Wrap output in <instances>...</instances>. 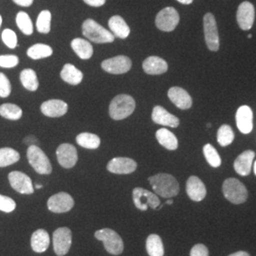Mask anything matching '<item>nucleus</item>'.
I'll return each instance as SVG.
<instances>
[{"mask_svg": "<svg viewBox=\"0 0 256 256\" xmlns=\"http://www.w3.org/2000/svg\"><path fill=\"white\" fill-rule=\"evenodd\" d=\"M1 24H2V16H0V27H1Z\"/></svg>", "mask_w": 256, "mask_h": 256, "instance_id": "864d4df0", "label": "nucleus"}, {"mask_svg": "<svg viewBox=\"0 0 256 256\" xmlns=\"http://www.w3.org/2000/svg\"><path fill=\"white\" fill-rule=\"evenodd\" d=\"M170 101L180 110H189L192 104V97L189 93L180 86H173L168 90Z\"/></svg>", "mask_w": 256, "mask_h": 256, "instance_id": "a211bd4d", "label": "nucleus"}, {"mask_svg": "<svg viewBox=\"0 0 256 256\" xmlns=\"http://www.w3.org/2000/svg\"><path fill=\"white\" fill-rule=\"evenodd\" d=\"M72 196L68 192H61L52 196L48 200V210L55 214H63L74 208Z\"/></svg>", "mask_w": 256, "mask_h": 256, "instance_id": "f8f14e48", "label": "nucleus"}, {"mask_svg": "<svg viewBox=\"0 0 256 256\" xmlns=\"http://www.w3.org/2000/svg\"><path fill=\"white\" fill-rule=\"evenodd\" d=\"M254 156L256 153L252 150H247L238 156L234 164V167L236 173L244 176L250 174Z\"/></svg>", "mask_w": 256, "mask_h": 256, "instance_id": "5701e85b", "label": "nucleus"}, {"mask_svg": "<svg viewBox=\"0 0 256 256\" xmlns=\"http://www.w3.org/2000/svg\"><path fill=\"white\" fill-rule=\"evenodd\" d=\"M94 236L104 243V248L110 254L119 256L124 252L122 239L115 230L108 228L99 230L95 232Z\"/></svg>", "mask_w": 256, "mask_h": 256, "instance_id": "20e7f679", "label": "nucleus"}, {"mask_svg": "<svg viewBox=\"0 0 256 256\" xmlns=\"http://www.w3.org/2000/svg\"><path fill=\"white\" fill-rule=\"evenodd\" d=\"M210 126H212V124H207V128H210Z\"/></svg>", "mask_w": 256, "mask_h": 256, "instance_id": "6e6d98bb", "label": "nucleus"}, {"mask_svg": "<svg viewBox=\"0 0 256 256\" xmlns=\"http://www.w3.org/2000/svg\"><path fill=\"white\" fill-rule=\"evenodd\" d=\"M148 180L156 194L164 198H174L180 192V184L172 174L160 173L150 176Z\"/></svg>", "mask_w": 256, "mask_h": 256, "instance_id": "f257e3e1", "label": "nucleus"}, {"mask_svg": "<svg viewBox=\"0 0 256 256\" xmlns=\"http://www.w3.org/2000/svg\"><path fill=\"white\" fill-rule=\"evenodd\" d=\"M20 82L22 86L30 92H36L39 86V81L36 72L32 68L23 70L20 74Z\"/></svg>", "mask_w": 256, "mask_h": 256, "instance_id": "c85d7f7f", "label": "nucleus"}, {"mask_svg": "<svg viewBox=\"0 0 256 256\" xmlns=\"http://www.w3.org/2000/svg\"><path fill=\"white\" fill-rule=\"evenodd\" d=\"M236 126L239 131L243 134H248L254 128V113L248 106H242L238 108L236 115Z\"/></svg>", "mask_w": 256, "mask_h": 256, "instance_id": "f3484780", "label": "nucleus"}, {"mask_svg": "<svg viewBox=\"0 0 256 256\" xmlns=\"http://www.w3.org/2000/svg\"><path fill=\"white\" fill-rule=\"evenodd\" d=\"M180 3H182V4H184V5H189V4H191L194 0H178Z\"/></svg>", "mask_w": 256, "mask_h": 256, "instance_id": "09e8293b", "label": "nucleus"}, {"mask_svg": "<svg viewBox=\"0 0 256 256\" xmlns=\"http://www.w3.org/2000/svg\"><path fill=\"white\" fill-rule=\"evenodd\" d=\"M168 205H172L173 204V200H167V202H166Z\"/></svg>", "mask_w": 256, "mask_h": 256, "instance_id": "3c124183", "label": "nucleus"}, {"mask_svg": "<svg viewBox=\"0 0 256 256\" xmlns=\"http://www.w3.org/2000/svg\"><path fill=\"white\" fill-rule=\"evenodd\" d=\"M16 203L9 196L0 194V210L4 212H12L16 210Z\"/></svg>", "mask_w": 256, "mask_h": 256, "instance_id": "ea45409f", "label": "nucleus"}, {"mask_svg": "<svg viewBox=\"0 0 256 256\" xmlns=\"http://www.w3.org/2000/svg\"><path fill=\"white\" fill-rule=\"evenodd\" d=\"M50 24H52V12L48 10H42L37 18V32L44 34H48L50 32Z\"/></svg>", "mask_w": 256, "mask_h": 256, "instance_id": "c9c22d12", "label": "nucleus"}, {"mask_svg": "<svg viewBox=\"0 0 256 256\" xmlns=\"http://www.w3.org/2000/svg\"><path fill=\"white\" fill-rule=\"evenodd\" d=\"M256 18V10L254 6L248 2L244 1L241 3L238 7L236 12V19H238V25L243 30H250Z\"/></svg>", "mask_w": 256, "mask_h": 256, "instance_id": "4468645a", "label": "nucleus"}, {"mask_svg": "<svg viewBox=\"0 0 256 256\" xmlns=\"http://www.w3.org/2000/svg\"><path fill=\"white\" fill-rule=\"evenodd\" d=\"M156 138L160 146L168 150H176L178 146V138L166 128H160L156 132Z\"/></svg>", "mask_w": 256, "mask_h": 256, "instance_id": "bb28decb", "label": "nucleus"}, {"mask_svg": "<svg viewBox=\"0 0 256 256\" xmlns=\"http://www.w3.org/2000/svg\"><path fill=\"white\" fill-rule=\"evenodd\" d=\"M1 37L4 44L10 48H16L18 46V36L12 30L5 28L1 34Z\"/></svg>", "mask_w": 256, "mask_h": 256, "instance_id": "58836bf2", "label": "nucleus"}, {"mask_svg": "<svg viewBox=\"0 0 256 256\" xmlns=\"http://www.w3.org/2000/svg\"><path fill=\"white\" fill-rule=\"evenodd\" d=\"M190 256H209V250L206 246L198 244L192 248Z\"/></svg>", "mask_w": 256, "mask_h": 256, "instance_id": "37998d69", "label": "nucleus"}, {"mask_svg": "<svg viewBox=\"0 0 256 256\" xmlns=\"http://www.w3.org/2000/svg\"><path fill=\"white\" fill-rule=\"evenodd\" d=\"M60 76L64 82H68L72 86L79 84L82 82L84 77L82 72L72 64H64L60 72Z\"/></svg>", "mask_w": 256, "mask_h": 256, "instance_id": "a878e982", "label": "nucleus"}, {"mask_svg": "<svg viewBox=\"0 0 256 256\" xmlns=\"http://www.w3.org/2000/svg\"><path fill=\"white\" fill-rule=\"evenodd\" d=\"M20 160L18 152L10 147L0 148V167H7L16 164Z\"/></svg>", "mask_w": 256, "mask_h": 256, "instance_id": "2f4dec72", "label": "nucleus"}, {"mask_svg": "<svg viewBox=\"0 0 256 256\" xmlns=\"http://www.w3.org/2000/svg\"><path fill=\"white\" fill-rule=\"evenodd\" d=\"M19 63L18 57L16 55H0V66L5 68H10L16 66Z\"/></svg>", "mask_w": 256, "mask_h": 256, "instance_id": "a19ab883", "label": "nucleus"}, {"mask_svg": "<svg viewBox=\"0 0 256 256\" xmlns=\"http://www.w3.org/2000/svg\"><path fill=\"white\" fill-rule=\"evenodd\" d=\"M153 122L164 126L176 128L180 126V120L160 106H156L152 111Z\"/></svg>", "mask_w": 256, "mask_h": 256, "instance_id": "412c9836", "label": "nucleus"}, {"mask_svg": "<svg viewBox=\"0 0 256 256\" xmlns=\"http://www.w3.org/2000/svg\"><path fill=\"white\" fill-rule=\"evenodd\" d=\"M136 108V102L128 94H120L113 98L110 104V115L113 120H120L129 117Z\"/></svg>", "mask_w": 256, "mask_h": 256, "instance_id": "f03ea898", "label": "nucleus"}, {"mask_svg": "<svg viewBox=\"0 0 256 256\" xmlns=\"http://www.w3.org/2000/svg\"><path fill=\"white\" fill-rule=\"evenodd\" d=\"M9 182L14 190L22 194H30L34 192V188L30 178L22 172L14 171L9 176Z\"/></svg>", "mask_w": 256, "mask_h": 256, "instance_id": "ddd939ff", "label": "nucleus"}, {"mask_svg": "<svg viewBox=\"0 0 256 256\" xmlns=\"http://www.w3.org/2000/svg\"><path fill=\"white\" fill-rule=\"evenodd\" d=\"M52 46L46 45V44H36L34 46L28 48L27 50V54L30 58L38 60L50 57L52 54Z\"/></svg>", "mask_w": 256, "mask_h": 256, "instance_id": "473e14b6", "label": "nucleus"}, {"mask_svg": "<svg viewBox=\"0 0 256 256\" xmlns=\"http://www.w3.org/2000/svg\"><path fill=\"white\" fill-rule=\"evenodd\" d=\"M142 68L144 72L149 75H160L164 74L168 70L167 62L160 57L158 56H150L142 63Z\"/></svg>", "mask_w": 256, "mask_h": 256, "instance_id": "4be33fe9", "label": "nucleus"}, {"mask_svg": "<svg viewBox=\"0 0 256 256\" xmlns=\"http://www.w3.org/2000/svg\"><path fill=\"white\" fill-rule=\"evenodd\" d=\"M108 27L113 36L120 39H126L130 34V28L120 16H114L108 20Z\"/></svg>", "mask_w": 256, "mask_h": 256, "instance_id": "393cba45", "label": "nucleus"}, {"mask_svg": "<svg viewBox=\"0 0 256 256\" xmlns=\"http://www.w3.org/2000/svg\"><path fill=\"white\" fill-rule=\"evenodd\" d=\"M16 25L19 30L26 36H30L34 32V25L30 16L25 12H19L16 14Z\"/></svg>", "mask_w": 256, "mask_h": 256, "instance_id": "f704fd0d", "label": "nucleus"}, {"mask_svg": "<svg viewBox=\"0 0 256 256\" xmlns=\"http://www.w3.org/2000/svg\"><path fill=\"white\" fill-rule=\"evenodd\" d=\"M82 34L92 42L98 44L112 43L115 39L113 34L101 26L93 19H86L84 21L82 26Z\"/></svg>", "mask_w": 256, "mask_h": 256, "instance_id": "7ed1b4c3", "label": "nucleus"}, {"mask_svg": "<svg viewBox=\"0 0 256 256\" xmlns=\"http://www.w3.org/2000/svg\"><path fill=\"white\" fill-rule=\"evenodd\" d=\"M234 140V133L228 124H223L218 131V142L221 146H230Z\"/></svg>", "mask_w": 256, "mask_h": 256, "instance_id": "e433bc0d", "label": "nucleus"}, {"mask_svg": "<svg viewBox=\"0 0 256 256\" xmlns=\"http://www.w3.org/2000/svg\"><path fill=\"white\" fill-rule=\"evenodd\" d=\"M68 104L62 100H48L41 104V112L50 118L62 117L68 112Z\"/></svg>", "mask_w": 256, "mask_h": 256, "instance_id": "6ab92c4d", "label": "nucleus"}, {"mask_svg": "<svg viewBox=\"0 0 256 256\" xmlns=\"http://www.w3.org/2000/svg\"><path fill=\"white\" fill-rule=\"evenodd\" d=\"M37 142V138L34 137V136H28V137L25 138H24V144H28V146H36V144Z\"/></svg>", "mask_w": 256, "mask_h": 256, "instance_id": "49530a36", "label": "nucleus"}, {"mask_svg": "<svg viewBox=\"0 0 256 256\" xmlns=\"http://www.w3.org/2000/svg\"><path fill=\"white\" fill-rule=\"evenodd\" d=\"M156 26L162 32H173L180 23V14L173 7L162 10L156 16Z\"/></svg>", "mask_w": 256, "mask_h": 256, "instance_id": "1a4fd4ad", "label": "nucleus"}, {"mask_svg": "<svg viewBox=\"0 0 256 256\" xmlns=\"http://www.w3.org/2000/svg\"><path fill=\"white\" fill-rule=\"evenodd\" d=\"M252 37V34H248V38H250V39Z\"/></svg>", "mask_w": 256, "mask_h": 256, "instance_id": "5fc2aeb1", "label": "nucleus"}, {"mask_svg": "<svg viewBox=\"0 0 256 256\" xmlns=\"http://www.w3.org/2000/svg\"><path fill=\"white\" fill-rule=\"evenodd\" d=\"M146 250L149 256H164V247L160 236L150 234L147 238Z\"/></svg>", "mask_w": 256, "mask_h": 256, "instance_id": "c756f323", "label": "nucleus"}, {"mask_svg": "<svg viewBox=\"0 0 256 256\" xmlns=\"http://www.w3.org/2000/svg\"><path fill=\"white\" fill-rule=\"evenodd\" d=\"M12 92V86L8 77L0 72V97L7 98Z\"/></svg>", "mask_w": 256, "mask_h": 256, "instance_id": "79ce46f5", "label": "nucleus"}, {"mask_svg": "<svg viewBox=\"0 0 256 256\" xmlns=\"http://www.w3.org/2000/svg\"><path fill=\"white\" fill-rule=\"evenodd\" d=\"M254 174H256V162H254Z\"/></svg>", "mask_w": 256, "mask_h": 256, "instance_id": "603ef678", "label": "nucleus"}, {"mask_svg": "<svg viewBox=\"0 0 256 256\" xmlns=\"http://www.w3.org/2000/svg\"><path fill=\"white\" fill-rule=\"evenodd\" d=\"M42 187H43V186H42L41 184H36V189H41Z\"/></svg>", "mask_w": 256, "mask_h": 256, "instance_id": "8fccbe9b", "label": "nucleus"}, {"mask_svg": "<svg viewBox=\"0 0 256 256\" xmlns=\"http://www.w3.org/2000/svg\"><path fill=\"white\" fill-rule=\"evenodd\" d=\"M106 168L110 173L113 174H131L137 169V162L130 158L118 156L112 158L108 164Z\"/></svg>", "mask_w": 256, "mask_h": 256, "instance_id": "dca6fc26", "label": "nucleus"}, {"mask_svg": "<svg viewBox=\"0 0 256 256\" xmlns=\"http://www.w3.org/2000/svg\"><path fill=\"white\" fill-rule=\"evenodd\" d=\"M204 34L207 46L210 50L218 52L220 48V36L216 21L212 14L207 12L203 18Z\"/></svg>", "mask_w": 256, "mask_h": 256, "instance_id": "6e6552de", "label": "nucleus"}, {"mask_svg": "<svg viewBox=\"0 0 256 256\" xmlns=\"http://www.w3.org/2000/svg\"><path fill=\"white\" fill-rule=\"evenodd\" d=\"M50 236L45 230H37L32 234L30 238L32 248L34 250V252L38 254H42L46 252L50 246Z\"/></svg>", "mask_w": 256, "mask_h": 256, "instance_id": "b1692460", "label": "nucleus"}, {"mask_svg": "<svg viewBox=\"0 0 256 256\" xmlns=\"http://www.w3.org/2000/svg\"><path fill=\"white\" fill-rule=\"evenodd\" d=\"M22 110L14 104H3L0 106V116L10 120H18L22 117Z\"/></svg>", "mask_w": 256, "mask_h": 256, "instance_id": "72a5a7b5", "label": "nucleus"}, {"mask_svg": "<svg viewBox=\"0 0 256 256\" xmlns=\"http://www.w3.org/2000/svg\"><path fill=\"white\" fill-rule=\"evenodd\" d=\"M56 156L59 164L66 169L74 167L78 160L77 150L70 144H62L59 146L56 150Z\"/></svg>", "mask_w": 256, "mask_h": 256, "instance_id": "2eb2a0df", "label": "nucleus"}, {"mask_svg": "<svg viewBox=\"0 0 256 256\" xmlns=\"http://www.w3.org/2000/svg\"><path fill=\"white\" fill-rule=\"evenodd\" d=\"M132 198L135 206L138 210L142 212L146 210L148 207H150L153 210H156L158 207L160 205L158 194L140 187H137L133 190Z\"/></svg>", "mask_w": 256, "mask_h": 256, "instance_id": "0eeeda50", "label": "nucleus"}, {"mask_svg": "<svg viewBox=\"0 0 256 256\" xmlns=\"http://www.w3.org/2000/svg\"><path fill=\"white\" fill-rule=\"evenodd\" d=\"M52 243L54 252L57 256H66L68 252L72 243V230L66 227L55 230L52 236Z\"/></svg>", "mask_w": 256, "mask_h": 256, "instance_id": "9d476101", "label": "nucleus"}, {"mask_svg": "<svg viewBox=\"0 0 256 256\" xmlns=\"http://www.w3.org/2000/svg\"><path fill=\"white\" fill-rule=\"evenodd\" d=\"M131 68L132 61L124 55L112 57L102 63V68L110 74H126L131 70Z\"/></svg>", "mask_w": 256, "mask_h": 256, "instance_id": "9b49d317", "label": "nucleus"}, {"mask_svg": "<svg viewBox=\"0 0 256 256\" xmlns=\"http://www.w3.org/2000/svg\"><path fill=\"white\" fill-rule=\"evenodd\" d=\"M224 196L234 204H241L247 200L248 190L245 185L236 178H228L223 183Z\"/></svg>", "mask_w": 256, "mask_h": 256, "instance_id": "423d86ee", "label": "nucleus"}, {"mask_svg": "<svg viewBox=\"0 0 256 256\" xmlns=\"http://www.w3.org/2000/svg\"><path fill=\"white\" fill-rule=\"evenodd\" d=\"M76 142L80 146L86 149H97L101 144V138L95 134L84 132L76 137Z\"/></svg>", "mask_w": 256, "mask_h": 256, "instance_id": "7c9ffc66", "label": "nucleus"}, {"mask_svg": "<svg viewBox=\"0 0 256 256\" xmlns=\"http://www.w3.org/2000/svg\"><path fill=\"white\" fill-rule=\"evenodd\" d=\"M28 160L30 166L36 171L38 174H50L52 172V167L48 158L44 151L37 146H30L28 148Z\"/></svg>", "mask_w": 256, "mask_h": 256, "instance_id": "39448f33", "label": "nucleus"}, {"mask_svg": "<svg viewBox=\"0 0 256 256\" xmlns=\"http://www.w3.org/2000/svg\"><path fill=\"white\" fill-rule=\"evenodd\" d=\"M72 48L74 52L82 60H88L93 55V46L90 42L82 38H75L72 41Z\"/></svg>", "mask_w": 256, "mask_h": 256, "instance_id": "cd10ccee", "label": "nucleus"}, {"mask_svg": "<svg viewBox=\"0 0 256 256\" xmlns=\"http://www.w3.org/2000/svg\"><path fill=\"white\" fill-rule=\"evenodd\" d=\"M186 192L194 202H202L205 198L207 191L200 178L196 176H192L186 182Z\"/></svg>", "mask_w": 256, "mask_h": 256, "instance_id": "aec40b11", "label": "nucleus"}, {"mask_svg": "<svg viewBox=\"0 0 256 256\" xmlns=\"http://www.w3.org/2000/svg\"><path fill=\"white\" fill-rule=\"evenodd\" d=\"M16 5L21 6V7H30L32 3L34 0H12Z\"/></svg>", "mask_w": 256, "mask_h": 256, "instance_id": "a18cd8bd", "label": "nucleus"}, {"mask_svg": "<svg viewBox=\"0 0 256 256\" xmlns=\"http://www.w3.org/2000/svg\"><path fill=\"white\" fill-rule=\"evenodd\" d=\"M229 256H250V254L246 252H234Z\"/></svg>", "mask_w": 256, "mask_h": 256, "instance_id": "de8ad7c7", "label": "nucleus"}, {"mask_svg": "<svg viewBox=\"0 0 256 256\" xmlns=\"http://www.w3.org/2000/svg\"><path fill=\"white\" fill-rule=\"evenodd\" d=\"M84 2L92 7H101L104 5L106 0H84Z\"/></svg>", "mask_w": 256, "mask_h": 256, "instance_id": "c03bdc74", "label": "nucleus"}, {"mask_svg": "<svg viewBox=\"0 0 256 256\" xmlns=\"http://www.w3.org/2000/svg\"><path fill=\"white\" fill-rule=\"evenodd\" d=\"M203 153L206 158V160L208 162V164L212 167H214V168L220 167L221 165V158L214 147L210 144H206L205 146L203 147Z\"/></svg>", "mask_w": 256, "mask_h": 256, "instance_id": "4c0bfd02", "label": "nucleus"}]
</instances>
